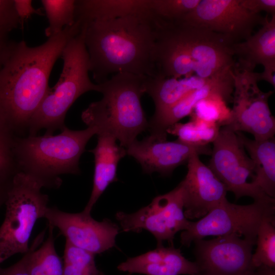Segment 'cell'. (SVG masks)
I'll return each mask as SVG.
<instances>
[{"mask_svg":"<svg viewBox=\"0 0 275 275\" xmlns=\"http://www.w3.org/2000/svg\"><path fill=\"white\" fill-rule=\"evenodd\" d=\"M116 218L123 231L146 230L155 237L158 245L164 241L172 243L176 234L185 230L190 222L184 214L183 196L179 184L134 213L118 212Z\"/></svg>","mask_w":275,"mask_h":275,"instance_id":"obj_10","label":"cell"},{"mask_svg":"<svg viewBox=\"0 0 275 275\" xmlns=\"http://www.w3.org/2000/svg\"><path fill=\"white\" fill-rule=\"evenodd\" d=\"M275 200L268 197L249 205H237L227 199L196 222L190 221L180 234L182 245L209 236L234 235L256 243L259 228L264 220L274 218Z\"/></svg>","mask_w":275,"mask_h":275,"instance_id":"obj_7","label":"cell"},{"mask_svg":"<svg viewBox=\"0 0 275 275\" xmlns=\"http://www.w3.org/2000/svg\"><path fill=\"white\" fill-rule=\"evenodd\" d=\"M103 275H104V274Z\"/></svg>","mask_w":275,"mask_h":275,"instance_id":"obj_39","label":"cell"},{"mask_svg":"<svg viewBox=\"0 0 275 275\" xmlns=\"http://www.w3.org/2000/svg\"><path fill=\"white\" fill-rule=\"evenodd\" d=\"M152 14L150 0H75V21L80 25L95 20Z\"/></svg>","mask_w":275,"mask_h":275,"instance_id":"obj_20","label":"cell"},{"mask_svg":"<svg viewBox=\"0 0 275 275\" xmlns=\"http://www.w3.org/2000/svg\"><path fill=\"white\" fill-rule=\"evenodd\" d=\"M16 11L20 21V25L35 14H41L39 9H35L32 5V1L14 0Z\"/></svg>","mask_w":275,"mask_h":275,"instance_id":"obj_33","label":"cell"},{"mask_svg":"<svg viewBox=\"0 0 275 275\" xmlns=\"http://www.w3.org/2000/svg\"><path fill=\"white\" fill-rule=\"evenodd\" d=\"M48 234L42 243L45 230L37 236L26 252L30 275H63V263L54 245V228L48 225Z\"/></svg>","mask_w":275,"mask_h":275,"instance_id":"obj_23","label":"cell"},{"mask_svg":"<svg viewBox=\"0 0 275 275\" xmlns=\"http://www.w3.org/2000/svg\"><path fill=\"white\" fill-rule=\"evenodd\" d=\"M61 133L42 136H17L14 154L18 172L41 183L43 187L57 188L62 174H79V162L90 139L97 134L94 127L74 130L65 126Z\"/></svg>","mask_w":275,"mask_h":275,"instance_id":"obj_4","label":"cell"},{"mask_svg":"<svg viewBox=\"0 0 275 275\" xmlns=\"http://www.w3.org/2000/svg\"><path fill=\"white\" fill-rule=\"evenodd\" d=\"M8 36L0 34V66L5 59L13 41L10 40Z\"/></svg>","mask_w":275,"mask_h":275,"instance_id":"obj_36","label":"cell"},{"mask_svg":"<svg viewBox=\"0 0 275 275\" xmlns=\"http://www.w3.org/2000/svg\"><path fill=\"white\" fill-rule=\"evenodd\" d=\"M212 144L208 166L227 191L232 192L236 199L247 196L255 201L269 197L248 182L254 177V163L235 131L227 126L221 127Z\"/></svg>","mask_w":275,"mask_h":275,"instance_id":"obj_9","label":"cell"},{"mask_svg":"<svg viewBox=\"0 0 275 275\" xmlns=\"http://www.w3.org/2000/svg\"><path fill=\"white\" fill-rule=\"evenodd\" d=\"M9 182L7 184H0V207L5 203L7 189Z\"/></svg>","mask_w":275,"mask_h":275,"instance_id":"obj_38","label":"cell"},{"mask_svg":"<svg viewBox=\"0 0 275 275\" xmlns=\"http://www.w3.org/2000/svg\"><path fill=\"white\" fill-rule=\"evenodd\" d=\"M147 76L119 73L99 84L102 98L90 103L81 113L82 121L95 127L97 134L115 138L127 148L148 128V121L141 99L145 93Z\"/></svg>","mask_w":275,"mask_h":275,"instance_id":"obj_3","label":"cell"},{"mask_svg":"<svg viewBox=\"0 0 275 275\" xmlns=\"http://www.w3.org/2000/svg\"><path fill=\"white\" fill-rule=\"evenodd\" d=\"M61 58L63 65L60 77L55 86L49 88L31 118L29 135H36L42 129L50 134L61 131L66 126V115L77 99L89 91L99 92L98 84H94L89 76V58L81 29L67 43Z\"/></svg>","mask_w":275,"mask_h":275,"instance_id":"obj_5","label":"cell"},{"mask_svg":"<svg viewBox=\"0 0 275 275\" xmlns=\"http://www.w3.org/2000/svg\"><path fill=\"white\" fill-rule=\"evenodd\" d=\"M20 25L14 0H0V34L9 35Z\"/></svg>","mask_w":275,"mask_h":275,"instance_id":"obj_31","label":"cell"},{"mask_svg":"<svg viewBox=\"0 0 275 275\" xmlns=\"http://www.w3.org/2000/svg\"><path fill=\"white\" fill-rule=\"evenodd\" d=\"M221 127L218 125L198 119H190L189 122H177L170 126L167 134L178 137L179 141L193 146H209L217 138Z\"/></svg>","mask_w":275,"mask_h":275,"instance_id":"obj_24","label":"cell"},{"mask_svg":"<svg viewBox=\"0 0 275 275\" xmlns=\"http://www.w3.org/2000/svg\"><path fill=\"white\" fill-rule=\"evenodd\" d=\"M232 75L234 92L231 121L227 125L235 131L252 134L256 141L274 137L275 119L271 115L268 99L273 91H262L258 86L257 72L235 64Z\"/></svg>","mask_w":275,"mask_h":275,"instance_id":"obj_8","label":"cell"},{"mask_svg":"<svg viewBox=\"0 0 275 275\" xmlns=\"http://www.w3.org/2000/svg\"><path fill=\"white\" fill-rule=\"evenodd\" d=\"M200 0H150L154 16L160 19L173 21L181 19L193 10Z\"/></svg>","mask_w":275,"mask_h":275,"instance_id":"obj_30","label":"cell"},{"mask_svg":"<svg viewBox=\"0 0 275 275\" xmlns=\"http://www.w3.org/2000/svg\"><path fill=\"white\" fill-rule=\"evenodd\" d=\"M80 32L78 22L65 27L44 43L30 46L13 41L0 66V119L18 136L49 89L53 67L67 43Z\"/></svg>","mask_w":275,"mask_h":275,"instance_id":"obj_1","label":"cell"},{"mask_svg":"<svg viewBox=\"0 0 275 275\" xmlns=\"http://www.w3.org/2000/svg\"><path fill=\"white\" fill-rule=\"evenodd\" d=\"M118 269L145 275H196L197 272L196 263L186 259L179 249L162 245L128 258L118 265Z\"/></svg>","mask_w":275,"mask_h":275,"instance_id":"obj_17","label":"cell"},{"mask_svg":"<svg viewBox=\"0 0 275 275\" xmlns=\"http://www.w3.org/2000/svg\"><path fill=\"white\" fill-rule=\"evenodd\" d=\"M127 155L133 157L142 168L143 173H159L169 176L178 167L186 164L195 153L210 155L209 146L198 147L174 141H161L151 135L141 141L137 139L126 148Z\"/></svg>","mask_w":275,"mask_h":275,"instance_id":"obj_15","label":"cell"},{"mask_svg":"<svg viewBox=\"0 0 275 275\" xmlns=\"http://www.w3.org/2000/svg\"><path fill=\"white\" fill-rule=\"evenodd\" d=\"M254 275H275L274 268L262 266L255 269Z\"/></svg>","mask_w":275,"mask_h":275,"instance_id":"obj_37","label":"cell"},{"mask_svg":"<svg viewBox=\"0 0 275 275\" xmlns=\"http://www.w3.org/2000/svg\"><path fill=\"white\" fill-rule=\"evenodd\" d=\"M187 172L179 184L188 219H200L227 199V190L208 166L195 153L187 162Z\"/></svg>","mask_w":275,"mask_h":275,"instance_id":"obj_14","label":"cell"},{"mask_svg":"<svg viewBox=\"0 0 275 275\" xmlns=\"http://www.w3.org/2000/svg\"><path fill=\"white\" fill-rule=\"evenodd\" d=\"M242 5L255 13L265 11L270 16L275 15L274 0H241Z\"/></svg>","mask_w":275,"mask_h":275,"instance_id":"obj_32","label":"cell"},{"mask_svg":"<svg viewBox=\"0 0 275 275\" xmlns=\"http://www.w3.org/2000/svg\"><path fill=\"white\" fill-rule=\"evenodd\" d=\"M44 218L57 228L66 241L92 254H101L115 246L119 227L108 219L95 220L82 211L69 213L56 207H48Z\"/></svg>","mask_w":275,"mask_h":275,"instance_id":"obj_13","label":"cell"},{"mask_svg":"<svg viewBox=\"0 0 275 275\" xmlns=\"http://www.w3.org/2000/svg\"><path fill=\"white\" fill-rule=\"evenodd\" d=\"M209 79L195 75L178 78L159 75L146 77L145 91L153 99L155 112H158L172 106L191 92L202 87Z\"/></svg>","mask_w":275,"mask_h":275,"instance_id":"obj_22","label":"cell"},{"mask_svg":"<svg viewBox=\"0 0 275 275\" xmlns=\"http://www.w3.org/2000/svg\"><path fill=\"white\" fill-rule=\"evenodd\" d=\"M196 275H254L251 263L255 244L234 235L195 240Z\"/></svg>","mask_w":275,"mask_h":275,"instance_id":"obj_12","label":"cell"},{"mask_svg":"<svg viewBox=\"0 0 275 275\" xmlns=\"http://www.w3.org/2000/svg\"><path fill=\"white\" fill-rule=\"evenodd\" d=\"M261 26L246 40L233 44L235 64L240 67L254 71L258 65L275 62V15L267 14Z\"/></svg>","mask_w":275,"mask_h":275,"instance_id":"obj_19","label":"cell"},{"mask_svg":"<svg viewBox=\"0 0 275 275\" xmlns=\"http://www.w3.org/2000/svg\"><path fill=\"white\" fill-rule=\"evenodd\" d=\"M41 183L22 172L9 182L5 204L6 212L0 227V264L16 254L29 250V240L38 219L44 218L48 197Z\"/></svg>","mask_w":275,"mask_h":275,"instance_id":"obj_6","label":"cell"},{"mask_svg":"<svg viewBox=\"0 0 275 275\" xmlns=\"http://www.w3.org/2000/svg\"><path fill=\"white\" fill-rule=\"evenodd\" d=\"M96 147L90 150L94 156L93 188L84 211L91 213L93 206L108 185L117 181L120 160L127 155L126 148L117 144V140L104 134H98Z\"/></svg>","mask_w":275,"mask_h":275,"instance_id":"obj_18","label":"cell"},{"mask_svg":"<svg viewBox=\"0 0 275 275\" xmlns=\"http://www.w3.org/2000/svg\"><path fill=\"white\" fill-rule=\"evenodd\" d=\"M154 17L130 15L80 24L97 84L119 73L156 75Z\"/></svg>","mask_w":275,"mask_h":275,"instance_id":"obj_2","label":"cell"},{"mask_svg":"<svg viewBox=\"0 0 275 275\" xmlns=\"http://www.w3.org/2000/svg\"><path fill=\"white\" fill-rule=\"evenodd\" d=\"M255 165L254 177L251 181L266 196L275 197V139L251 140L242 132L235 131Z\"/></svg>","mask_w":275,"mask_h":275,"instance_id":"obj_21","label":"cell"},{"mask_svg":"<svg viewBox=\"0 0 275 275\" xmlns=\"http://www.w3.org/2000/svg\"><path fill=\"white\" fill-rule=\"evenodd\" d=\"M226 101L221 97H213L199 102L189 116L190 119H198L216 124L221 127L228 125L231 121V109Z\"/></svg>","mask_w":275,"mask_h":275,"instance_id":"obj_28","label":"cell"},{"mask_svg":"<svg viewBox=\"0 0 275 275\" xmlns=\"http://www.w3.org/2000/svg\"><path fill=\"white\" fill-rule=\"evenodd\" d=\"M41 3L48 19V25L45 30L48 38L74 24L75 0H41Z\"/></svg>","mask_w":275,"mask_h":275,"instance_id":"obj_25","label":"cell"},{"mask_svg":"<svg viewBox=\"0 0 275 275\" xmlns=\"http://www.w3.org/2000/svg\"><path fill=\"white\" fill-rule=\"evenodd\" d=\"M17 136L0 119V184L9 183L18 172L14 154Z\"/></svg>","mask_w":275,"mask_h":275,"instance_id":"obj_29","label":"cell"},{"mask_svg":"<svg viewBox=\"0 0 275 275\" xmlns=\"http://www.w3.org/2000/svg\"><path fill=\"white\" fill-rule=\"evenodd\" d=\"M264 19L245 8L241 0H200L193 10L177 21L206 28L236 43L248 39Z\"/></svg>","mask_w":275,"mask_h":275,"instance_id":"obj_11","label":"cell"},{"mask_svg":"<svg viewBox=\"0 0 275 275\" xmlns=\"http://www.w3.org/2000/svg\"><path fill=\"white\" fill-rule=\"evenodd\" d=\"M63 275H103L96 267L95 255L66 241Z\"/></svg>","mask_w":275,"mask_h":275,"instance_id":"obj_27","label":"cell"},{"mask_svg":"<svg viewBox=\"0 0 275 275\" xmlns=\"http://www.w3.org/2000/svg\"><path fill=\"white\" fill-rule=\"evenodd\" d=\"M233 92L232 70L210 78L204 86L191 92L172 106L154 112L148 121L150 135L159 141H167V130L189 116L199 102L213 97H221L227 103L232 102Z\"/></svg>","mask_w":275,"mask_h":275,"instance_id":"obj_16","label":"cell"},{"mask_svg":"<svg viewBox=\"0 0 275 275\" xmlns=\"http://www.w3.org/2000/svg\"><path fill=\"white\" fill-rule=\"evenodd\" d=\"M255 244L257 247L252 254L251 263L254 268L262 266L275 268L274 218L264 220L260 225Z\"/></svg>","mask_w":275,"mask_h":275,"instance_id":"obj_26","label":"cell"},{"mask_svg":"<svg viewBox=\"0 0 275 275\" xmlns=\"http://www.w3.org/2000/svg\"><path fill=\"white\" fill-rule=\"evenodd\" d=\"M0 275H30L27 266L26 253L11 266L5 268L0 267Z\"/></svg>","mask_w":275,"mask_h":275,"instance_id":"obj_34","label":"cell"},{"mask_svg":"<svg viewBox=\"0 0 275 275\" xmlns=\"http://www.w3.org/2000/svg\"><path fill=\"white\" fill-rule=\"evenodd\" d=\"M262 72H257L259 81L265 80L275 87V62L267 64L264 66Z\"/></svg>","mask_w":275,"mask_h":275,"instance_id":"obj_35","label":"cell"}]
</instances>
